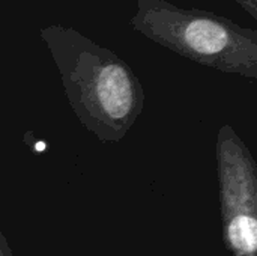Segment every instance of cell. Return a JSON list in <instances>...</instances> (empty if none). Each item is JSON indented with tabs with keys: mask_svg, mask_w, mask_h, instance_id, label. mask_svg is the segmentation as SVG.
Returning <instances> with one entry per match:
<instances>
[{
	"mask_svg": "<svg viewBox=\"0 0 257 256\" xmlns=\"http://www.w3.org/2000/svg\"><path fill=\"white\" fill-rule=\"evenodd\" d=\"M41 38L78 121L101 142L122 140L145 107V91L133 68L72 27L47 26Z\"/></svg>",
	"mask_w": 257,
	"mask_h": 256,
	"instance_id": "cell-1",
	"label": "cell"
},
{
	"mask_svg": "<svg viewBox=\"0 0 257 256\" xmlns=\"http://www.w3.org/2000/svg\"><path fill=\"white\" fill-rule=\"evenodd\" d=\"M131 27L148 39L196 63L257 78V32L199 8L167 0H137Z\"/></svg>",
	"mask_w": 257,
	"mask_h": 256,
	"instance_id": "cell-2",
	"label": "cell"
},
{
	"mask_svg": "<svg viewBox=\"0 0 257 256\" xmlns=\"http://www.w3.org/2000/svg\"><path fill=\"white\" fill-rule=\"evenodd\" d=\"M217 174L223 241L232 256H257V167L232 125L217 134Z\"/></svg>",
	"mask_w": 257,
	"mask_h": 256,
	"instance_id": "cell-3",
	"label": "cell"
},
{
	"mask_svg": "<svg viewBox=\"0 0 257 256\" xmlns=\"http://www.w3.org/2000/svg\"><path fill=\"white\" fill-rule=\"evenodd\" d=\"M236 2L247 14L251 15V18L257 20V0H233Z\"/></svg>",
	"mask_w": 257,
	"mask_h": 256,
	"instance_id": "cell-4",
	"label": "cell"
},
{
	"mask_svg": "<svg viewBox=\"0 0 257 256\" xmlns=\"http://www.w3.org/2000/svg\"><path fill=\"white\" fill-rule=\"evenodd\" d=\"M0 256H14L9 244H8V240H6V237L3 235L2 231H0Z\"/></svg>",
	"mask_w": 257,
	"mask_h": 256,
	"instance_id": "cell-5",
	"label": "cell"
}]
</instances>
